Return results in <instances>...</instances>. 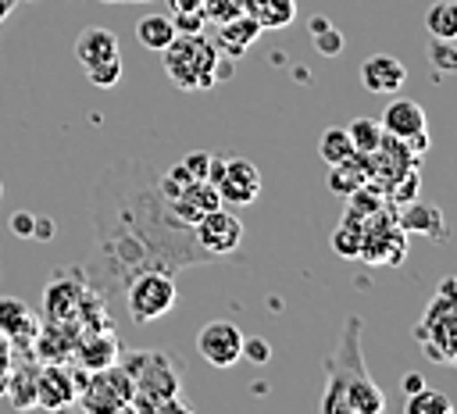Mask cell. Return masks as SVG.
Wrapping results in <instances>:
<instances>
[{
    "instance_id": "obj_1",
    "label": "cell",
    "mask_w": 457,
    "mask_h": 414,
    "mask_svg": "<svg viewBox=\"0 0 457 414\" xmlns=\"http://www.w3.org/2000/svg\"><path fill=\"white\" fill-rule=\"evenodd\" d=\"M193 228L182 225L157 189V175L136 161L111 164L93 189V246L86 257V286L104 300H118L132 275L146 268L175 271L207 264Z\"/></svg>"
},
{
    "instance_id": "obj_2",
    "label": "cell",
    "mask_w": 457,
    "mask_h": 414,
    "mask_svg": "<svg viewBox=\"0 0 457 414\" xmlns=\"http://www.w3.org/2000/svg\"><path fill=\"white\" fill-rule=\"evenodd\" d=\"M321 414H382L386 396L368 375L361 350V318H346L336 350L325 360V393L318 400Z\"/></svg>"
},
{
    "instance_id": "obj_3",
    "label": "cell",
    "mask_w": 457,
    "mask_h": 414,
    "mask_svg": "<svg viewBox=\"0 0 457 414\" xmlns=\"http://www.w3.org/2000/svg\"><path fill=\"white\" fill-rule=\"evenodd\" d=\"M125 375L132 378V403L129 410L157 414V407L179 396V364L164 350H129L118 357Z\"/></svg>"
},
{
    "instance_id": "obj_4",
    "label": "cell",
    "mask_w": 457,
    "mask_h": 414,
    "mask_svg": "<svg viewBox=\"0 0 457 414\" xmlns=\"http://www.w3.org/2000/svg\"><path fill=\"white\" fill-rule=\"evenodd\" d=\"M164 71L179 89H207L218 82V46L200 32H175V39L161 50Z\"/></svg>"
},
{
    "instance_id": "obj_5",
    "label": "cell",
    "mask_w": 457,
    "mask_h": 414,
    "mask_svg": "<svg viewBox=\"0 0 457 414\" xmlns=\"http://www.w3.org/2000/svg\"><path fill=\"white\" fill-rule=\"evenodd\" d=\"M414 339L421 353L432 364H453L457 360V296H453V278L439 282V296L425 307L421 321L414 325Z\"/></svg>"
},
{
    "instance_id": "obj_6",
    "label": "cell",
    "mask_w": 457,
    "mask_h": 414,
    "mask_svg": "<svg viewBox=\"0 0 457 414\" xmlns=\"http://www.w3.org/2000/svg\"><path fill=\"white\" fill-rule=\"evenodd\" d=\"M121 300H125V310H129V318H132L136 325H150V321L164 318V314L175 307L179 289H175L171 271L146 268V271H139V275L129 278Z\"/></svg>"
},
{
    "instance_id": "obj_7",
    "label": "cell",
    "mask_w": 457,
    "mask_h": 414,
    "mask_svg": "<svg viewBox=\"0 0 457 414\" xmlns=\"http://www.w3.org/2000/svg\"><path fill=\"white\" fill-rule=\"evenodd\" d=\"M75 403H79L82 410H93V414L129 410V403H132V378L125 375V368H121L118 360L107 364V368L86 371Z\"/></svg>"
},
{
    "instance_id": "obj_8",
    "label": "cell",
    "mask_w": 457,
    "mask_h": 414,
    "mask_svg": "<svg viewBox=\"0 0 457 414\" xmlns=\"http://www.w3.org/2000/svg\"><path fill=\"white\" fill-rule=\"evenodd\" d=\"M193 239H196V246H200L211 261L228 257V253H236V250L243 246V221L221 203V207L207 211V214L193 225Z\"/></svg>"
},
{
    "instance_id": "obj_9",
    "label": "cell",
    "mask_w": 457,
    "mask_h": 414,
    "mask_svg": "<svg viewBox=\"0 0 457 414\" xmlns=\"http://www.w3.org/2000/svg\"><path fill=\"white\" fill-rule=\"evenodd\" d=\"M196 353L211 368H232L243 357V328L236 321L214 318L196 332Z\"/></svg>"
},
{
    "instance_id": "obj_10",
    "label": "cell",
    "mask_w": 457,
    "mask_h": 414,
    "mask_svg": "<svg viewBox=\"0 0 457 414\" xmlns=\"http://www.w3.org/2000/svg\"><path fill=\"white\" fill-rule=\"evenodd\" d=\"M214 189L225 207H246L261 196V171L246 157H225V168H221Z\"/></svg>"
},
{
    "instance_id": "obj_11",
    "label": "cell",
    "mask_w": 457,
    "mask_h": 414,
    "mask_svg": "<svg viewBox=\"0 0 457 414\" xmlns=\"http://www.w3.org/2000/svg\"><path fill=\"white\" fill-rule=\"evenodd\" d=\"M86 293V275L79 268H61L50 275L43 289V314L46 321H71L79 310V300Z\"/></svg>"
},
{
    "instance_id": "obj_12",
    "label": "cell",
    "mask_w": 457,
    "mask_h": 414,
    "mask_svg": "<svg viewBox=\"0 0 457 414\" xmlns=\"http://www.w3.org/2000/svg\"><path fill=\"white\" fill-rule=\"evenodd\" d=\"M75 396H79V368L39 364V378H36V407H46V410L75 407Z\"/></svg>"
},
{
    "instance_id": "obj_13",
    "label": "cell",
    "mask_w": 457,
    "mask_h": 414,
    "mask_svg": "<svg viewBox=\"0 0 457 414\" xmlns=\"http://www.w3.org/2000/svg\"><path fill=\"white\" fill-rule=\"evenodd\" d=\"M0 332L7 335L11 350L14 353H29L32 357V339L39 332V318L14 296H4L0 300Z\"/></svg>"
},
{
    "instance_id": "obj_14",
    "label": "cell",
    "mask_w": 457,
    "mask_h": 414,
    "mask_svg": "<svg viewBox=\"0 0 457 414\" xmlns=\"http://www.w3.org/2000/svg\"><path fill=\"white\" fill-rule=\"evenodd\" d=\"M378 125H382L386 136L414 139V136H421V132L428 128V114H425V107H421L418 100H411V96H396V100L386 104Z\"/></svg>"
},
{
    "instance_id": "obj_15",
    "label": "cell",
    "mask_w": 457,
    "mask_h": 414,
    "mask_svg": "<svg viewBox=\"0 0 457 414\" xmlns=\"http://www.w3.org/2000/svg\"><path fill=\"white\" fill-rule=\"evenodd\" d=\"M75 364L86 368V371H96V368H107L118 360V339L111 328H89L75 339V350H71Z\"/></svg>"
},
{
    "instance_id": "obj_16",
    "label": "cell",
    "mask_w": 457,
    "mask_h": 414,
    "mask_svg": "<svg viewBox=\"0 0 457 414\" xmlns=\"http://www.w3.org/2000/svg\"><path fill=\"white\" fill-rule=\"evenodd\" d=\"M361 82L368 93H396L407 82V64L393 54H371L361 64Z\"/></svg>"
},
{
    "instance_id": "obj_17",
    "label": "cell",
    "mask_w": 457,
    "mask_h": 414,
    "mask_svg": "<svg viewBox=\"0 0 457 414\" xmlns=\"http://www.w3.org/2000/svg\"><path fill=\"white\" fill-rule=\"evenodd\" d=\"M168 207H171V214L182 221V225H196L207 211H214V207H221V200H218V189L211 186V182H189L175 200H168Z\"/></svg>"
},
{
    "instance_id": "obj_18",
    "label": "cell",
    "mask_w": 457,
    "mask_h": 414,
    "mask_svg": "<svg viewBox=\"0 0 457 414\" xmlns=\"http://www.w3.org/2000/svg\"><path fill=\"white\" fill-rule=\"evenodd\" d=\"M257 36H261V25H257L246 11H239V14L218 21V39H214V46H218V54L239 57V54L250 50V43H253Z\"/></svg>"
},
{
    "instance_id": "obj_19",
    "label": "cell",
    "mask_w": 457,
    "mask_h": 414,
    "mask_svg": "<svg viewBox=\"0 0 457 414\" xmlns=\"http://www.w3.org/2000/svg\"><path fill=\"white\" fill-rule=\"evenodd\" d=\"M396 225L403 232H418V236H432V239H446V221H443V211L436 203H403L396 207Z\"/></svg>"
},
{
    "instance_id": "obj_20",
    "label": "cell",
    "mask_w": 457,
    "mask_h": 414,
    "mask_svg": "<svg viewBox=\"0 0 457 414\" xmlns=\"http://www.w3.org/2000/svg\"><path fill=\"white\" fill-rule=\"evenodd\" d=\"M118 54H121L118 50V36L111 29H104V25H89L75 39V57H79L82 68L96 64V61H107V57H118Z\"/></svg>"
},
{
    "instance_id": "obj_21",
    "label": "cell",
    "mask_w": 457,
    "mask_h": 414,
    "mask_svg": "<svg viewBox=\"0 0 457 414\" xmlns=\"http://www.w3.org/2000/svg\"><path fill=\"white\" fill-rule=\"evenodd\" d=\"M36 378H39V364H32V357H21V364L7 375L4 396L14 407H36Z\"/></svg>"
},
{
    "instance_id": "obj_22",
    "label": "cell",
    "mask_w": 457,
    "mask_h": 414,
    "mask_svg": "<svg viewBox=\"0 0 457 414\" xmlns=\"http://www.w3.org/2000/svg\"><path fill=\"white\" fill-rule=\"evenodd\" d=\"M243 11L261 29H282L296 18V0H243Z\"/></svg>"
},
{
    "instance_id": "obj_23",
    "label": "cell",
    "mask_w": 457,
    "mask_h": 414,
    "mask_svg": "<svg viewBox=\"0 0 457 414\" xmlns=\"http://www.w3.org/2000/svg\"><path fill=\"white\" fill-rule=\"evenodd\" d=\"M364 182H368V168H364V157H361V153L328 164V189H332L336 196H350V193H353L357 186H364Z\"/></svg>"
},
{
    "instance_id": "obj_24",
    "label": "cell",
    "mask_w": 457,
    "mask_h": 414,
    "mask_svg": "<svg viewBox=\"0 0 457 414\" xmlns=\"http://www.w3.org/2000/svg\"><path fill=\"white\" fill-rule=\"evenodd\" d=\"M136 39H139V46H146V50H164V46L175 39V25H171L168 14H143V18L136 21Z\"/></svg>"
},
{
    "instance_id": "obj_25",
    "label": "cell",
    "mask_w": 457,
    "mask_h": 414,
    "mask_svg": "<svg viewBox=\"0 0 457 414\" xmlns=\"http://www.w3.org/2000/svg\"><path fill=\"white\" fill-rule=\"evenodd\" d=\"M425 29L432 39H457V4L453 0H436L425 11Z\"/></svg>"
},
{
    "instance_id": "obj_26",
    "label": "cell",
    "mask_w": 457,
    "mask_h": 414,
    "mask_svg": "<svg viewBox=\"0 0 457 414\" xmlns=\"http://www.w3.org/2000/svg\"><path fill=\"white\" fill-rule=\"evenodd\" d=\"M361 239H364V218H357L353 211L343 214V221L332 232V250L339 257H357L361 253Z\"/></svg>"
},
{
    "instance_id": "obj_27",
    "label": "cell",
    "mask_w": 457,
    "mask_h": 414,
    "mask_svg": "<svg viewBox=\"0 0 457 414\" xmlns=\"http://www.w3.org/2000/svg\"><path fill=\"white\" fill-rule=\"evenodd\" d=\"M403 414H453V400H450L446 393H439V389L421 385V389L407 393Z\"/></svg>"
},
{
    "instance_id": "obj_28",
    "label": "cell",
    "mask_w": 457,
    "mask_h": 414,
    "mask_svg": "<svg viewBox=\"0 0 457 414\" xmlns=\"http://www.w3.org/2000/svg\"><path fill=\"white\" fill-rule=\"evenodd\" d=\"M346 136H350V146H353V153H371L378 143H382V125L375 121V118H353L350 125H346Z\"/></svg>"
},
{
    "instance_id": "obj_29",
    "label": "cell",
    "mask_w": 457,
    "mask_h": 414,
    "mask_svg": "<svg viewBox=\"0 0 457 414\" xmlns=\"http://www.w3.org/2000/svg\"><path fill=\"white\" fill-rule=\"evenodd\" d=\"M318 153H321V161H325V164H336V161L353 157V146H350L346 128H343V125L325 128V132H321V139H318Z\"/></svg>"
},
{
    "instance_id": "obj_30",
    "label": "cell",
    "mask_w": 457,
    "mask_h": 414,
    "mask_svg": "<svg viewBox=\"0 0 457 414\" xmlns=\"http://www.w3.org/2000/svg\"><path fill=\"white\" fill-rule=\"evenodd\" d=\"M311 36H314V50L325 54V57H336V54H343V46H346L343 32L332 29L328 18H311Z\"/></svg>"
},
{
    "instance_id": "obj_31",
    "label": "cell",
    "mask_w": 457,
    "mask_h": 414,
    "mask_svg": "<svg viewBox=\"0 0 457 414\" xmlns=\"http://www.w3.org/2000/svg\"><path fill=\"white\" fill-rule=\"evenodd\" d=\"M86 79L100 89L107 86H118L121 82V54L118 57H107V61H96V64H86Z\"/></svg>"
},
{
    "instance_id": "obj_32",
    "label": "cell",
    "mask_w": 457,
    "mask_h": 414,
    "mask_svg": "<svg viewBox=\"0 0 457 414\" xmlns=\"http://www.w3.org/2000/svg\"><path fill=\"white\" fill-rule=\"evenodd\" d=\"M428 61H432L436 71H443V75L457 71V50H453V39H436V43H428Z\"/></svg>"
},
{
    "instance_id": "obj_33",
    "label": "cell",
    "mask_w": 457,
    "mask_h": 414,
    "mask_svg": "<svg viewBox=\"0 0 457 414\" xmlns=\"http://www.w3.org/2000/svg\"><path fill=\"white\" fill-rule=\"evenodd\" d=\"M211 157H214V153H207V150H193V153H186L179 164L189 171V178H193V182H200V178L207 182V168H211Z\"/></svg>"
},
{
    "instance_id": "obj_34",
    "label": "cell",
    "mask_w": 457,
    "mask_h": 414,
    "mask_svg": "<svg viewBox=\"0 0 457 414\" xmlns=\"http://www.w3.org/2000/svg\"><path fill=\"white\" fill-rule=\"evenodd\" d=\"M239 360H250V364H268L271 360V346H268V339H246L243 335V357Z\"/></svg>"
},
{
    "instance_id": "obj_35",
    "label": "cell",
    "mask_w": 457,
    "mask_h": 414,
    "mask_svg": "<svg viewBox=\"0 0 457 414\" xmlns=\"http://www.w3.org/2000/svg\"><path fill=\"white\" fill-rule=\"evenodd\" d=\"M204 21H207L204 7H200V11H175V14H171L175 32H200V29H204Z\"/></svg>"
},
{
    "instance_id": "obj_36",
    "label": "cell",
    "mask_w": 457,
    "mask_h": 414,
    "mask_svg": "<svg viewBox=\"0 0 457 414\" xmlns=\"http://www.w3.org/2000/svg\"><path fill=\"white\" fill-rule=\"evenodd\" d=\"M32 228H36V214H29V211H14L11 214V232L18 239H32Z\"/></svg>"
},
{
    "instance_id": "obj_37",
    "label": "cell",
    "mask_w": 457,
    "mask_h": 414,
    "mask_svg": "<svg viewBox=\"0 0 457 414\" xmlns=\"http://www.w3.org/2000/svg\"><path fill=\"white\" fill-rule=\"evenodd\" d=\"M50 236H54V225H50L46 218H39V214H36V228H32V239H39V243H46Z\"/></svg>"
},
{
    "instance_id": "obj_38",
    "label": "cell",
    "mask_w": 457,
    "mask_h": 414,
    "mask_svg": "<svg viewBox=\"0 0 457 414\" xmlns=\"http://www.w3.org/2000/svg\"><path fill=\"white\" fill-rule=\"evenodd\" d=\"M168 7H171V14H175V11H200L204 0H168Z\"/></svg>"
},
{
    "instance_id": "obj_39",
    "label": "cell",
    "mask_w": 457,
    "mask_h": 414,
    "mask_svg": "<svg viewBox=\"0 0 457 414\" xmlns=\"http://www.w3.org/2000/svg\"><path fill=\"white\" fill-rule=\"evenodd\" d=\"M421 385H425V378H421L418 371H407V375H403V393H414V389H421Z\"/></svg>"
},
{
    "instance_id": "obj_40",
    "label": "cell",
    "mask_w": 457,
    "mask_h": 414,
    "mask_svg": "<svg viewBox=\"0 0 457 414\" xmlns=\"http://www.w3.org/2000/svg\"><path fill=\"white\" fill-rule=\"evenodd\" d=\"M18 4H21V0H0V25L7 21V14H11V11L18 7Z\"/></svg>"
},
{
    "instance_id": "obj_41",
    "label": "cell",
    "mask_w": 457,
    "mask_h": 414,
    "mask_svg": "<svg viewBox=\"0 0 457 414\" xmlns=\"http://www.w3.org/2000/svg\"><path fill=\"white\" fill-rule=\"evenodd\" d=\"M7 353H11V343H7V335L0 332V360H7Z\"/></svg>"
},
{
    "instance_id": "obj_42",
    "label": "cell",
    "mask_w": 457,
    "mask_h": 414,
    "mask_svg": "<svg viewBox=\"0 0 457 414\" xmlns=\"http://www.w3.org/2000/svg\"><path fill=\"white\" fill-rule=\"evenodd\" d=\"M0 200H4V182H0Z\"/></svg>"
},
{
    "instance_id": "obj_43",
    "label": "cell",
    "mask_w": 457,
    "mask_h": 414,
    "mask_svg": "<svg viewBox=\"0 0 457 414\" xmlns=\"http://www.w3.org/2000/svg\"><path fill=\"white\" fill-rule=\"evenodd\" d=\"M136 4H143V0H136Z\"/></svg>"
}]
</instances>
